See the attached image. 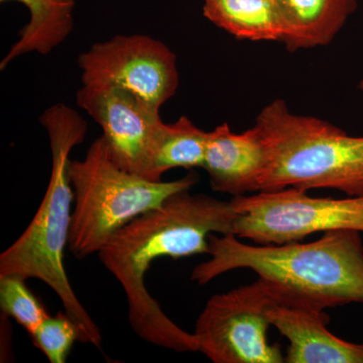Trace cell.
<instances>
[{"instance_id": "1", "label": "cell", "mask_w": 363, "mask_h": 363, "mask_svg": "<svg viewBox=\"0 0 363 363\" xmlns=\"http://www.w3.org/2000/svg\"><path fill=\"white\" fill-rule=\"evenodd\" d=\"M236 217L230 201L180 191L119 229L98 252L101 264L123 286L136 335L176 352H198L194 334L172 321L150 296L145 274L160 257L208 255L210 234H234Z\"/></svg>"}, {"instance_id": "2", "label": "cell", "mask_w": 363, "mask_h": 363, "mask_svg": "<svg viewBox=\"0 0 363 363\" xmlns=\"http://www.w3.org/2000/svg\"><path fill=\"white\" fill-rule=\"evenodd\" d=\"M210 259L191 281L203 286L226 272L247 269L274 291L279 304L325 310L363 304V242L360 233L335 230L312 242H242L234 234L209 235Z\"/></svg>"}, {"instance_id": "3", "label": "cell", "mask_w": 363, "mask_h": 363, "mask_svg": "<svg viewBox=\"0 0 363 363\" xmlns=\"http://www.w3.org/2000/svg\"><path fill=\"white\" fill-rule=\"evenodd\" d=\"M49 135L52 171L39 210L30 225L0 255V276L14 274L37 279L58 296L79 330V342L102 348V335L94 320L77 298L64 267L68 247L74 192L69 178L70 154L84 142L88 125L75 109L64 104L52 105L40 117Z\"/></svg>"}, {"instance_id": "4", "label": "cell", "mask_w": 363, "mask_h": 363, "mask_svg": "<svg viewBox=\"0 0 363 363\" xmlns=\"http://www.w3.org/2000/svg\"><path fill=\"white\" fill-rule=\"evenodd\" d=\"M267 150L260 191L332 189L363 196V136L328 121L294 113L276 99L255 119Z\"/></svg>"}, {"instance_id": "5", "label": "cell", "mask_w": 363, "mask_h": 363, "mask_svg": "<svg viewBox=\"0 0 363 363\" xmlns=\"http://www.w3.org/2000/svg\"><path fill=\"white\" fill-rule=\"evenodd\" d=\"M69 178L74 208L68 247L79 259L97 255L119 229L198 181L194 174L164 182L130 173L114 161L104 136L91 143L84 159L70 161Z\"/></svg>"}, {"instance_id": "6", "label": "cell", "mask_w": 363, "mask_h": 363, "mask_svg": "<svg viewBox=\"0 0 363 363\" xmlns=\"http://www.w3.org/2000/svg\"><path fill=\"white\" fill-rule=\"evenodd\" d=\"M234 235L255 245H285L315 233H363V196L313 197L296 188L260 191L230 200Z\"/></svg>"}, {"instance_id": "7", "label": "cell", "mask_w": 363, "mask_h": 363, "mask_svg": "<svg viewBox=\"0 0 363 363\" xmlns=\"http://www.w3.org/2000/svg\"><path fill=\"white\" fill-rule=\"evenodd\" d=\"M276 304V294L260 279L212 296L193 332L198 352L213 363L285 362L281 346L267 339V311Z\"/></svg>"}, {"instance_id": "8", "label": "cell", "mask_w": 363, "mask_h": 363, "mask_svg": "<svg viewBox=\"0 0 363 363\" xmlns=\"http://www.w3.org/2000/svg\"><path fill=\"white\" fill-rule=\"evenodd\" d=\"M78 64L83 85L128 91L160 109L179 87L175 52L149 35H114L91 45Z\"/></svg>"}, {"instance_id": "9", "label": "cell", "mask_w": 363, "mask_h": 363, "mask_svg": "<svg viewBox=\"0 0 363 363\" xmlns=\"http://www.w3.org/2000/svg\"><path fill=\"white\" fill-rule=\"evenodd\" d=\"M76 104L101 128L117 164L152 181V149L162 123L160 108L112 86L83 85Z\"/></svg>"}, {"instance_id": "10", "label": "cell", "mask_w": 363, "mask_h": 363, "mask_svg": "<svg viewBox=\"0 0 363 363\" xmlns=\"http://www.w3.org/2000/svg\"><path fill=\"white\" fill-rule=\"evenodd\" d=\"M267 160L266 145L255 125L238 133L225 123L208 131L203 169L215 192L233 198L259 192Z\"/></svg>"}, {"instance_id": "11", "label": "cell", "mask_w": 363, "mask_h": 363, "mask_svg": "<svg viewBox=\"0 0 363 363\" xmlns=\"http://www.w3.org/2000/svg\"><path fill=\"white\" fill-rule=\"evenodd\" d=\"M267 315L290 343L285 362L363 363V342H350L329 331L330 317L325 310L276 304Z\"/></svg>"}, {"instance_id": "12", "label": "cell", "mask_w": 363, "mask_h": 363, "mask_svg": "<svg viewBox=\"0 0 363 363\" xmlns=\"http://www.w3.org/2000/svg\"><path fill=\"white\" fill-rule=\"evenodd\" d=\"M281 43L290 52L330 44L357 9V0H274Z\"/></svg>"}, {"instance_id": "13", "label": "cell", "mask_w": 363, "mask_h": 363, "mask_svg": "<svg viewBox=\"0 0 363 363\" xmlns=\"http://www.w3.org/2000/svg\"><path fill=\"white\" fill-rule=\"evenodd\" d=\"M25 4L30 21L21 28L18 40L11 45L0 63L4 70L11 62L30 52L50 54L63 44L74 28L75 0H0Z\"/></svg>"}, {"instance_id": "14", "label": "cell", "mask_w": 363, "mask_h": 363, "mask_svg": "<svg viewBox=\"0 0 363 363\" xmlns=\"http://www.w3.org/2000/svg\"><path fill=\"white\" fill-rule=\"evenodd\" d=\"M208 21L238 40L279 42L283 35L274 0H203Z\"/></svg>"}, {"instance_id": "15", "label": "cell", "mask_w": 363, "mask_h": 363, "mask_svg": "<svg viewBox=\"0 0 363 363\" xmlns=\"http://www.w3.org/2000/svg\"><path fill=\"white\" fill-rule=\"evenodd\" d=\"M208 131L182 116L173 123L160 124L152 154L150 179L162 181L172 169L203 168L206 154Z\"/></svg>"}, {"instance_id": "16", "label": "cell", "mask_w": 363, "mask_h": 363, "mask_svg": "<svg viewBox=\"0 0 363 363\" xmlns=\"http://www.w3.org/2000/svg\"><path fill=\"white\" fill-rule=\"evenodd\" d=\"M0 307L30 335L50 316L42 303L26 285V279L14 274L0 276Z\"/></svg>"}, {"instance_id": "17", "label": "cell", "mask_w": 363, "mask_h": 363, "mask_svg": "<svg viewBox=\"0 0 363 363\" xmlns=\"http://www.w3.org/2000/svg\"><path fill=\"white\" fill-rule=\"evenodd\" d=\"M30 337L33 345L42 351L51 363H65L72 347L79 341V330L67 313L49 316Z\"/></svg>"}, {"instance_id": "18", "label": "cell", "mask_w": 363, "mask_h": 363, "mask_svg": "<svg viewBox=\"0 0 363 363\" xmlns=\"http://www.w3.org/2000/svg\"><path fill=\"white\" fill-rule=\"evenodd\" d=\"M358 88H359V90L363 92V79L362 81H360L359 84H358Z\"/></svg>"}]
</instances>
